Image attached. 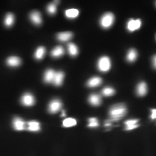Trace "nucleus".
I'll use <instances>...</instances> for the list:
<instances>
[{"mask_svg": "<svg viewBox=\"0 0 156 156\" xmlns=\"http://www.w3.org/2000/svg\"><path fill=\"white\" fill-rule=\"evenodd\" d=\"M47 11L49 14L51 15H53L56 13V5L53 3L49 4L47 7Z\"/></svg>", "mask_w": 156, "mask_h": 156, "instance_id": "bb28decb", "label": "nucleus"}, {"mask_svg": "<svg viewBox=\"0 0 156 156\" xmlns=\"http://www.w3.org/2000/svg\"><path fill=\"white\" fill-rule=\"evenodd\" d=\"M88 101L91 105L94 106H99L101 103V97L98 94H91L89 96Z\"/></svg>", "mask_w": 156, "mask_h": 156, "instance_id": "9d476101", "label": "nucleus"}, {"mask_svg": "<svg viewBox=\"0 0 156 156\" xmlns=\"http://www.w3.org/2000/svg\"><path fill=\"white\" fill-rule=\"evenodd\" d=\"M151 116L152 119H156V109H153L151 110Z\"/></svg>", "mask_w": 156, "mask_h": 156, "instance_id": "cd10ccee", "label": "nucleus"}, {"mask_svg": "<svg viewBox=\"0 0 156 156\" xmlns=\"http://www.w3.org/2000/svg\"><path fill=\"white\" fill-rule=\"evenodd\" d=\"M115 21V16L110 12L105 13L101 18L100 24L104 29L109 28L113 24Z\"/></svg>", "mask_w": 156, "mask_h": 156, "instance_id": "f03ea898", "label": "nucleus"}, {"mask_svg": "<svg viewBox=\"0 0 156 156\" xmlns=\"http://www.w3.org/2000/svg\"><path fill=\"white\" fill-rule=\"evenodd\" d=\"M56 72L53 70L49 69L45 72L44 76V80L47 83H53Z\"/></svg>", "mask_w": 156, "mask_h": 156, "instance_id": "f3484780", "label": "nucleus"}, {"mask_svg": "<svg viewBox=\"0 0 156 156\" xmlns=\"http://www.w3.org/2000/svg\"><path fill=\"white\" fill-rule=\"evenodd\" d=\"M115 90L112 87H107L104 88L101 91V94L105 96L109 97L112 96L115 94Z\"/></svg>", "mask_w": 156, "mask_h": 156, "instance_id": "393cba45", "label": "nucleus"}, {"mask_svg": "<svg viewBox=\"0 0 156 156\" xmlns=\"http://www.w3.org/2000/svg\"><path fill=\"white\" fill-rule=\"evenodd\" d=\"M6 62L9 66L11 67H16L19 66L21 64V60L19 57L11 56L7 59Z\"/></svg>", "mask_w": 156, "mask_h": 156, "instance_id": "2eb2a0df", "label": "nucleus"}, {"mask_svg": "<svg viewBox=\"0 0 156 156\" xmlns=\"http://www.w3.org/2000/svg\"><path fill=\"white\" fill-rule=\"evenodd\" d=\"M26 123L22 119L19 117H16L13 119V128L16 131H23L26 128Z\"/></svg>", "mask_w": 156, "mask_h": 156, "instance_id": "0eeeda50", "label": "nucleus"}, {"mask_svg": "<svg viewBox=\"0 0 156 156\" xmlns=\"http://www.w3.org/2000/svg\"><path fill=\"white\" fill-rule=\"evenodd\" d=\"M65 51L64 48L61 46H57L52 50L51 55L53 57L58 58L61 57L64 54Z\"/></svg>", "mask_w": 156, "mask_h": 156, "instance_id": "a211bd4d", "label": "nucleus"}, {"mask_svg": "<svg viewBox=\"0 0 156 156\" xmlns=\"http://www.w3.org/2000/svg\"><path fill=\"white\" fill-rule=\"evenodd\" d=\"M30 18L35 25H40L41 24L42 19L41 13L37 11H34L30 13Z\"/></svg>", "mask_w": 156, "mask_h": 156, "instance_id": "6e6552de", "label": "nucleus"}, {"mask_svg": "<svg viewBox=\"0 0 156 156\" xmlns=\"http://www.w3.org/2000/svg\"><path fill=\"white\" fill-rule=\"evenodd\" d=\"M89 124L88 126L89 128H96L99 126L98 120L95 118H91L88 120Z\"/></svg>", "mask_w": 156, "mask_h": 156, "instance_id": "a878e982", "label": "nucleus"}, {"mask_svg": "<svg viewBox=\"0 0 156 156\" xmlns=\"http://www.w3.org/2000/svg\"><path fill=\"white\" fill-rule=\"evenodd\" d=\"M64 78V74L62 72H56L52 83L56 87H59L62 84Z\"/></svg>", "mask_w": 156, "mask_h": 156, "instance_id": "9b49d317", "label": "nucleus"}, {"mask_svg": "<svg viewBox=\"0 0 156 156\" xmlns=\"http://www.w3.org/2000/svg\"><path fill=\"white\" fill-rule=\"evenodd\" d=\"M46 53L45 48L43 47H40L38 48L35 53V58L40 60L43 58Z\"/></svg>", "mask_w": 156, "mask_h": 156, "instance_id": "5701e85b", "label": "nucleus"}, {"mask_svg": "<svg viewBox=\"0 0 156 156\" xmlns=\"http://www.w3.org/2000/svg\"><path fill=\"white\" fill-rule=\"evenodd\" d=\"M147 92V85L145 82H140L136 87V93L140 97L145 96Z\"/></svg>", "mask_w": 156, "mask_h": 156, "instance_id": "1a4fd4ad", "label": "nucleus"}, {"mask_svg": "<svg viewBox=\"0 0 156 156\" xmlns=\"http://www.w3.org/2000/svg\"><path fill=\"white\" fill-rule=\"evenodd\" d=\"M98 68L100 72L106 73L111 68V62L108 57L103 56L98 59L97 64Z\"/></svg>", "mask_w": 156, "mask_h": 156, "instance_id": "7ed1b4c3", "label": "nucleus"}, {"mask_svg": "<svg viewBox=\"0 0 156 156\" xmlns=\"http://www.w3.org/2000/svg\"><path fill=\"white\" fill-rule=\"evenodd\" d=\"M14 21V15L12 13H8L6 15L5 18V25L7 27H10L13 25Z\"/></svg>", "mask_w": 156, "mask_h": 156, "instance_id": "4be33fe9", "label": "nucleus"}, {"mask_svg": "<svg viewBox=\"0 0 156 156\" xmlns=\"http://www.w3.org/2000/svg\"><path fill=\"white\" fill-rule=\"evenodd\" d=\"M77 124L76 120L73 118H67L63 121L62 126L66 128H69L76 126Z\"/></svg>", "mask_w": 156, "mask_h": 156, "instance_id": "b1692460", "label": "nucleus"}, {"mask_svg": "<svg viewBox=\"0 0 156 156\" xmlns=\"http://www.w3.org/2000/svg\"><path fill=\"white\" fill-rule=\"evenodd\" d=\"M66 115V112H65V111L63 110L62 111V114L61 116L62 117H65V116Z\"/></svg>", "mask_w": 156, "mask_h": 156, "instance_id": "c756f323", "label": "nucleus"}, {"mask_svg": "<svg viewBox=\"0 0 156 156\" xmlns=\"http://www.w3.org/2000/svg\"><path fill=\"white\" fill-rule=\"evenodd\" d=\"M68 50L70 55L76 56L78 55L79 50L77 47L73 43H69L67 45Z\"/></svg>", "mask_w": 156, "mask_h": 156, "instance_id": "aec40b11", "label": "nucleus"}, {"mask_svg": "<svg viewBox=\"0 0 156 156\" xmlns=\"http://www.w3.org/2000/svg\"><path fill=\"white\" fill-rule=\"evenodd\" d=\"M73 37L72 33L70 32L60 33L57 35L58 40L62 42H66L70 40Z\"/></svg>", "mask_w": 156, "mask_h": 156, "instance_id": "dca6fc26", "label": "nucleus"}, {"mask_svg": "<svg viewBox=\"0 0 156 156\" xmlns=\"http://www.w3.org/2000/svg\"><path fill=\"white\" fill-rule=\"evenodd\" d=\"M152 64L154 68L156 69V54L152 58Z\"/></svg>", "mask_w": 156, "mask_h": 156, "instance_id": "c85d7f7f", "label": "nucleus"}, {"mask_svg": "<svg viewBox=\"0 0 156 156\" xmlns=\"http://www.w3.org/2000/svg\"><path fill=\"white\" fill-rule=\"evenodd\" d=\"M137 55L136 50L134 49H131L128 51L126 56L127 61L130 62H134L136 60Z\"/></svg>", "mask_w": 156, "mask_h": 156, "instance_id": "6ab92c4d", "label": "nucleus"}, {"mask_svg": "<svg viewBox=\"0 0 156 156\" xmlns=\"http://www.w3.org/2000/svg\"><path fill=\"white\" fill-rule=\"evenodd\" d=\"M138 122L139 120L138 119H131L126 121L125 122L126 125L125 129L126 131H130L138 128L139 126L138 124Z\"/></svg>", "mask_w": 156, "mask_h": 156, "instance_id": "ddd939ff", "label": "nucleus"}, {"mask_svg": "<svg viewBox=\"0 0 156 156\" xmlns=\"http://www.w3.org/2000/svg\"><path fill=\"white\" fill-rule=\"evenodd\" d=\"M20 101L23 105L26 106H32L35 102L34 98L30 93H26L23 95Z\"/></svg>", "mask_w": 156, "mask_h": 156, "instance_id": "423d86ee", "label": "nucleus"}, {"mask_svg": "<svg viewBox=\"0 0 156 156\" xmlns=\"http://www.w3.org/2000/svg\"><path fill=\"white\" fill-rule=\"evenodd\" d=\"M27 129L28 131L36 132L41 130V125L39 122L36 121H32L27 123Z\"/></svg>", "mask_w": 156, "mask_h": 156, "instance_id": "4468645a", "label": "nucleus"}, {"mask_svg": "<svg viewBox=\"0 0 156 156\" xmlns=\"http://www.w3.org/2000/svg\"><path fill=\"white\" fill-rule=\"evenodd\" d=\"M79 15V10L76 9H70L65 11V15L67 18L73 19L78 17Z\"/></svg>", "mask_w": 156, "mask_h": 156, "instance_id": "412c9836", "label": "nucleus"}, {"mask_svg": "<svg viewBox=\"0 0 156 156\" xmlns=\"http://www.w3.org/2000/svg\"><path fill=\"white\" fill-rule=\"evenodd\" d=\"M62 107V103L60 100L55 99L52 101L48 105V111L50 113H56Z\"/></svg>", "mask_w": 156, "mask_h": 156, "instance_id": "20e7f679", "label": "nucleus"}, {"mask_svg": "<svg viewBox=\"0 0 156 156\" xmlns=\"http://www.w3.org/2000/svg\"><path fill=\"white\" fill-rule=\"evenodd\" d=\"M141 24L142 23L140 19L134 20L133 19H131L127 23V28L129 31L132 32L139 29L141 27Z\"/></svg>", "mask_w": 156, "mask_h": 156, "instance_id": "39448f33", "label": "nucleus"}, {"mask_svg": "<svg viewBox=\"0 0 156 156\" xmlns=\"http://www.w3.org/2000/svg\"></svg>", "mask_w": 156, "mask_h": 156, "instance_id": "7c9ffc66", "label": "nucleus"}, {"mask_svg": "<svg viewBox=\"0 0 156 156\" xmlns=\"http://www.w3.org/2000/svg\"><path fill=\"white\" fill-rule=\"evenodd\" d=\"M127 109L124 104H117L113 105L109 111L111 122H116L121 120L127 114Z\"/></svg>", "mask_w": 156, "mask_h": 156, "instance_id": "f257e3e1", "label": "nucleus"}, {"mask_svg": "<svg viewBox=\"0 0 156 156\" xmlns=\"http://www.w3.org/2000/svg\"><path fill=\"white\" fill-rule=\"evenodd\" d=\"M102 82L101 78L97 76L93 77L89 79V80L87 82V85L90 88H94L100 86L102 83Z\"/></svg>", "mask_w": 156, "mask_h": 156, "instance_id": "f8f14e48", "label": "nucleus"}]
</instances>
